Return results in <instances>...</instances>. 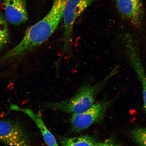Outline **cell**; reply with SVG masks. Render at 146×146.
Listing matches in <instances>:
<instances>
[{"label":"cell","instance_id":"obj_10","mask_svg":"<svg viewBox=\"0 0 146 146\" xmlns=\"http://www.w3.org/2000/svg\"><path fill=\"white\" fill-rule=\"evenodd\" d=\"M9 40L8 24L4 18L0 14V50L6 46Z\"/></svg>","mask_w":146,"mask_h":146},{"label":"cell","instance_id":"obj_1","mask_svg":"<svg viewBox=\"0 0 146 146\" xmlns=\"http://www.w3.org/2000/svg\"><path fill=\"white\" fill-rule=\"evenodd\" d=\"M119 66H116L102 81L94 85H86L81 88L73 97L65 100L47 104L49 108L72 114L80 113L87 110L94 104L98 93L111 78L117 74Z\"/></svg>","mask_w":146,"mask_h":146},{"label":"cell","instance_id":"obj_2","mask_svg":"<svg viewBox=\"0 0 146 146\" xmlns=\"http://www.w3.org/2000/svg\"><path fill=\"white\" fill-rule=\"evenodd\" d=\"M64 12L62 5L54 3L50 11L43 19L27 29V31L32 36L38 46L48 40L57 28L63 19Z\"/></svg>","mask_w":146,"mask_h":146},{"label":"cell","instance_id":"obj_6","mask_svg":"<svg viewBox=\"0 0 146 146\" xmlns=\"http://www.w3.org/2000/svg\"><path fill=\"white\" fill-rule=\"evenodd\" d=\"M118 13L134 26L141 25L145 16L142 0H115Z\"/></svg>","mask_w":146,"mask_h":146},{"label":"cell","instance_id":"obj_3","mask_svg":"<svg viewBox=\"0 0 146 146\" xmlns=\"http://www.w3.org/2000/svg\"><path fill=\"white\" fill-rule=\"evenodd\" d=\"M96 0H67L64 11L63 54L70 49L73 27L76 19Z\"/></svg>","mask_w":146,"mask_h":146},{"label":"cell","instance_id":"obj_13","mask_svg":"<svg viewBox=\"0 0 146 146\" xmlns=\"http://www.w3.org/2000/svg\"><path fill=\"white\" fill-rule=\"evenodd\" d=\"M94 146H119L115 138L111 136L104 141L97 142Z\"/></svg>","mask_w":146,"mask_h":146},{"label":"cell","instance_id":"obj_5","mask_svg":"<svg viewBox=\"0 0 146 146\" xmlns=\"http://www.w3.org/2000/svg\"><path fill=\"white\" fill-rule=\"evenodd\" d=\"M0 142L9 146H29L24 128L15 122L0 120Z\"/></svg>","mask_w":146,"mask_h":146},{"label":"cell","instance_id":"obj_7","mask_svg":"<svg viewBox=\"0 0 146 146\" xmlns=\"http://www.w3.org/2000/svg\"><path fill=\"white\" fill-rule=\"evenodd\" d=\"M5 16L9 23L15 25L24 23L28 19L25 0H3Z\"/></svg>","mask_w":146,"mask_h":146},{"label":"cell","instance_id":"obj_8","mask_svg":"<svg viewBox=\"0 0 146 146\" xmlns=\"http://www.w3.org/2000/svg\"><path fill=\"white\" fill-rule=\"evenodd\" d=\"M19 111L28 115L35 122L39 129L44 140L48 146H59L55 138L45 125L39 113H36L31 110L23 109L17 106L11 104L9 111Z\"/></svg>","mask_w":146,"mask_h":146},{"label":"cell","instance_id":"obj_9","mask_svg":"<svg viewBox=\"0 0 146 146\" xmlns=\"http://www.w3.org/2000/svg\"><path fill=\"white\" fill-rule=\"evenodd\" d=\"M97 142L92 136L85 135L73 137H62L60 139L62 146H94Z\"/></svg>","mask_w":146,"mask_h":146},{"label":"cell","instance_id":"obj_12","mask_svg":"<svg viewBox=\"0 0 146 146\" xmlns=\"http://www.w3.org/2000/svg\"><path fill=\"white\" fill-rule=\"evenodd\" d=\"M133 139L140 146H146V128L138 127L131 133Z\"/></svg>","mask_w":146,"mask_h":146},{"label":"cell","instance_id":"obj_11","mask_svg":"<svg viewBox=\"0 0 146 146\" xmlns=\"http://www.w3.org/2000/svg\"><path fill=\"white\" fill-rule=\"evenodd\" d=\"M134 71L142 86L144 106L146 111V74L145 69L143 66L139 65L136 67Z\"/></svg>","mask_w":146,"mask_h":146},{"label":"cell","instance_id":"obj_4","mask_svg":"<svg viewBox=\"0 0 146 146\" xmlns=\"http://www.w3.org/2000/svg\"><path fill=\"white\" fill-rule=\"evenodd\" d=\"M112 103V100H103L94 103L84 112L72 114L70 123L73 131L76 132H81L94 124L102 122Z\"/></svg>","mask_w":146,"mask_h":146}]
</instances>
